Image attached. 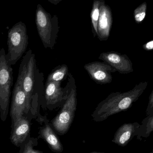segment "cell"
Here are the masks:
<instances>
[{
    "label": "cell",
    "instance_id": "6da1fadb",
    "mask_svg": "<svg viewBox=\"0 0 153 153\" xmlns=\"http://www.w3.org/2000/svg\"><path fill=\"white\" fill-rule=\"evenodd\" d=\"M148 82H142L126 92L112 93L101 102L91 115L95 122H101L111 116L129 109L147 88Z\"/></svg>",
    "mask_w": 153,
    "mask_h": 153
},
{
    "label": "cell",
    "instance_id": "7a4b0ae2",
    "mask_svg": "<svg viewBox=\"0 0 153 153\" xmlns=\"http://www.w3.org/2000/svg\"><path fill=\"white\" fill-rule=\"evenodd\" d=\"M18 79L20 81L27 95L29 105L31 107V101L35 94L45 89L44 75L37 66L35 54L29 49L22 60L19 69Z\"/></svg>",
    "mask_w": 153,
    "mask_h": 153
},
{
    "label": "cell",
    "instance_id": "3957f363",
    "mask_svg": "<svg viewBox=\"0 0 153 153\" xmlns=\"http://www.w3.org/2000/svg\"><path fill=\"white\" fill-rule=\"evenodd\" d=\"M67 99L61 110L51 121L56 133L64 135L69 131L74 121L77 107L76 86L74 77L69 73Z\"/></svg>",
    "mask_w": 153,
    "mask_h": 153
},
{
    "label": "cell",
    "instance_id": "277c9868",
    "mask_svg": "<svg viewBox=\"0 0 153 153\" xmlns=\"http://www.w3.org/2000/svg\"><path fill=\"white\" fill-rule=\"evenodd\" d=\"M36 23L44 47L53 49L56 44L60 29L57 16L47 12L39 4L36 10Z\"/></svg>",
    "mask_w": 153,
    "mask_h": 153
},
{
    "label": "cell",
    "instance_id": "5b68a950",
    "mask_svg": "<svg viewBox=\"0 0 153 153\" xmlns=\"http://www.w3.org/2000/svg\"><path fill=\"white\" fill-rule=\"evenodd\" d=\"M27 27L22 21L14 24L8 32L6 57L11 65H15L25 53L28 45Z\"/></svg>",
    "mask_w": 153,
    "mask_h": 153
},
{
    "label": "cell",
    "instance_id": "8992f818",
    "mask_svg": "<svg viewBox=\"0 0 153 153\" xmlns=\"http://www.w3.org/2000/svg\"><path fill=\"white\" fill-rule=\"evenodd\" d=\"M13 71L3 48L0 49V113L2 121L6 120L9 111Z\"/></svg>",
    "mask_w": 153,
    "mask_h": 153
},
{
    "label": "cell",
    "instance_id": "52a82bcc",
    "mask_svg": "<svg viewBox=\"0 0 153 153\" xmlns=\"http://www.w3.org/2000/svg\"><path fill=\"white\" fill-rule=\"evenodd\" d=\"M30 107L20 81L17 78L13 90L10 112L13 125L22 117L25 112H28Z\"/></svg>",
    "mask_w": 153,
    "mask_h": 153
},
{
    "label": "cell",
    "instance_id": "ba28073f",
    "mask_svg": "<svg viewBox=\"0 0 153 153\" xmlns=\"http://www.w3.org/2000/svg\"><path fill=\"white\" fill-rule=\"evenodd\" d=\"M60 82H46L44 95L48 108L52 109L61 104H64L67 99L68 84L65 88L61 86Z\"/></svg>",
    "mask_w": 153,
    "mask_h": 153
},
{
    "label": "cell",
    "instance_id": "9c48e42d",
    "mask_svg": "<svg viewBox=\"0 0 153 153\" xmlns=\"http://www.w3.org/2000/svg\"><path fill=\"white\" fill-rule=\"evenodd\" d=\"M84 68L90 77L100 84H110L112 81L111 73L117 72L113 67L104 62L94 61L85 65Z\"/></svg>",
    "mask_w": 153,
    "mask_h": 153
},
{
    "label": "cell",
    "instance_id": "30bf717a",
    "mask_svg": "<svg viewBox=\"0 0 153 153\" xmlns=\"http://www.w3.org/2000/svg\"><path fill=\"white\" fill-rule=\"evenodd\" d=\"M98 58L109 65L120 73H130L134 71L132 62L127 55L110 51L101 53Z\"/></svg>",
    "mask_w": 153,
    "mask_h": 153
},
{
    "label": "cell",
    "instance_id": "8fae6325",
    "mask_svg": "<svg viewBox=\"0 0 153 153\" xmlns=\"http://www.w3.org/2000/svg\"><path fill=\"white\" fill-rule=\"evenodd\" d=\"M112 23L113 17L110 7L104 0H101L97 35L100 40L105 41L108 39Z\"/></svg>",
    "mask_w": 153,
    "mask_h": 153
},
{
    "label": "cell",
    "instance_id": "7c38bea8",
    "mask_svg": "<svg viewBox=\"0 0 153 153\" xmlns=\"http://www.w3.org/2000/svg\"><path fill=\"white\" fill-rule=\"evenodd\" d=\"M140 126L137 122L123 124L116 131L112 142L121 147L126 146L137 135Z\"/></svg>",
    "mask_w": 153,
    "mask_h": 153
},
{
    "label": "cell",
    "instance_id": "4fadbf2b",
    "mask_svg": "<svg viewBox=\"0 0 153 153\" xmlns=\"http://www.w3.org/2000/svg\"><path fill=\"white\" fill-rule=\"evenodd\" d=\"M30 131L29 121L25 118L21 117L13 125L11 133V142L15 146L19 147L26 141Z\"/></svg>",
    "mask_w": 153,
    "mask_h": 153
},
{
    "label": "cell",
    "instance_id": "5bb4252c",
    "mask_svg": "<svg viewBox=\"0 0 153 153\" xmlns=\"http://www.w3.org/2000/svg\"><path fill=\"white\" fill-rule=\"evenodd\" d=\"M39 136L48 145L54 152L62 153L64 148L59 137L56 135L49 124H46L40 128Z\"/></svg>",
    "mask_w": 153,
    "mask_h": 153
},
{
    "label": "cell",
    "instance_id": "9a60e30c",
    "mask_svg": "<svg viewBox=\"0 0 153 153\" xmlns=\"http://www.w3.org/2000/svg\"><path fill=\"white\" fill-rule=\"evenodd\" d=\"M69 69L66 64L58 66L48 75L46 82H55L62 83L69 75Z\"/></svg>",
    "mask_w": 153,
    "mask_h": 153
},
{
    "label": "cell",
    "instance_id": "2e32d148",
    "mask_svg": "<svg viewBox=\"0 0 153 153\" xmlns=\"http://www.w3.org/2000/svg\"><path fill=\"white\" fill-rule=\"evenodd\" d=\"M153 132V113L147 116L142 121L138 134L137 136L138 140L147 138Z\"/></svg>",
    "mask_w": 153,
    "mask_h": 153
},
{
    "label": "cell",
    "instance_id": "e0dca14e",
    "mask_svg": "<svg viewBox=\"0 0 153 153\" xmlns=\"http://www.w3.org/2000/svg\"><path fill=\"white\" fill-rule=\"evenodd\" d=\"M101 0H94L93 3L92 9L91 13L92 31L94 37L98 35V24L100 13Z\"/></svg>",
    "mask_w": 153,
    "mask_h": 153
},
{
    "label": "cell",
    "instance_id": "ac0fdd59",
    "mask_svg": "<svg viewBox=\"0 0 153 153\" xmlns=\"http://www.w3.org/2000/svg\"><path fill=\"white\" fill-rule=\"evenodd\" d=\"M147 10V3L144 2L134 10V17L136 23H142L145 18Z\"/></svg>",
    "mask_w": 153,
    "mask_h": 153
},
{
    "label": "cell",
    "instance_id": "d6986e66",
    "mask_svg": "<svg viewBox=\"0 0 153 153\" xmlns=\"http://www.w3.org/2000/svg\"><path fill=\"white\" fill-rule=\"evenodd\" d=\"M36 142V139L33 138H30L29 140L25 143L22 149H21L19 153H43L41 151L34 149L33 147L35 145Z\"/></svg>",
    "mask_w": 153,
    "mask_h": 153
},
{
    "label": "cell",
    "instance_id": "ffe728a7",
    "mask_svg": "<svg viewBox=\"0 0 153 153\" xmlns=\"http://www.w3.org/2000/svg\"><path fill=\"white\" fill-rule=\"evenodd\" d=\"M146 113L147 116L153 113V90L149 96V102Z\"/></svg>",
    "mask_w": 153,
    "mask_h": 153
},
{
    "label": "cell",
    "instance_id": "44dd1931",
    "mask_svg": "<svg viewBox=\"0 0 153 153\" xmlns=\"http://www.w3.org/2000/svg\"><path fill=\"white\" fill-rule=\"evenodd\" d=\"M143 48L146 51H152L153 50V40L147 42L143 46Z\"/></svg>",
    "mask_w": 153,
    "mask_h": 153
},
{
    "label": "cell",
    "instance_id": "7402d4cb",
    "mask_svg": "<svg viewBox=\"0 0 153 153\" xmlns=\"http://www.w3.org/2000/svg\"><path fill=\"white\" fill-rule=\"evenodd\" d=\"M48 1L52 3V4H57L59 3L61 1V0H60V1H58V0H56V1H55V0H52V1H50V0H49Z\"/></svg>",
    "mask_w": 153,
    "mask_h": 153
},
{
    "label": "cell",
    "instance_id": "603a6c76",
    "mask_svg": "<svg viewBox=\"0 0 153 153\" xmlns=\"http://www.w3.org/2000/svg\"><path fill=\"white\" fill-rule=\"evenodd\" d=\"M89 153H103V152H91Z\"/></svg>",
    "mask_w": 153,
    "mask_h": 153
},
{
    "label": "cell",
    "instance_id": "cb8c5ba5",
    "mask_svg": "<svg viewBox=\"0 0 153 153\" xmlns=\"http://www.w3.org/2000/svg\"><path fill=\"white\" fill-rule=\"evenodd\" d=\"M150 153H153V150H152V152H151Z\"/></svg>",
    "mask_w": 153,
    "mask_h": 153
}]
</instances>
